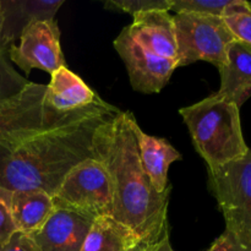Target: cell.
I'll use <instances>...</instances> for the list:
<instances>
[{
	"label": "cell",
	"mask_w": 251,
	"mask_h": 251,
	"mask_svg": "<svg viewBox=\"0 0 251 251\" xmlns=\"http://www.w3.org/2000/svg\"><path fill=\"white\" fill-rule=\"evenodd\" d=\"M46 93L47 85L29 82L20 93L0 100V141L29 136L64 117L47 108Z\"/></svg>",
	"instance_id": "7"
},
{
	"label": "cell",
	"mask_w": 251,
	"mask_h": 251,
	"mask_svg": "<svg viewBox=\"0 0 251 251\" xmlns=\"http://www.w3.org/2000/svg\"><path fill=\"white\" fill-rule=\"evenodd\" d=\"M130 112H119L100 126L95 158L107 169L112 184L113 217L129 227L141 245L154 244L169 233L168 203L172 188L157 193L139 153Z\"/></svg>",
	"instance_id": "2"
},
{
	"label": "cell",
	"mask_w": 251,
	"mask_h": 251,
	"mask_svg": "<svg viewBox=\"0 0 251 251\" xmlns=\"http://www.w3.org/2000/svg\"><path fill=\"white\" fill-rule=\"evenodd\" d=\"M206 251H251L245 248L244 245L238 242L237 238L229 233L228 230H225L222 235L217 238L212 243L210 248Z\"/></svg>",
	"instance_id": "22"
},
{
	"label": "cell",
	"mask_w": 251,
	"mask_h": 251,
	"mask_svg": "<svg viewBox=\"0 0 251 251\" xmlns=\"http://www.w3.org/2000/svg\"><path fill=\"white\" fill-rule=\"evenodd\" d=\"M118 112L100 100L36 134L0 141V190H42L53 198L71 169L95 158L96 132Z\"/></svg>",
	"instance_id": "1"
},
{
	"label": "cell",
	"mask_w": 251,
	"mask_h": 251,
	"mask_svg": "<svg viewBox=\"0 0 251 251\" xmlns=\"http://www.w3.org/2000/svg\"><path fill=\"white\" fill-rule=\"evenodd\" d=\"M104 6L109 10L127 12L132 16L140 12L150 10H166L169 11L172 6V0H108Z\"/></svg>",
	"instance_id": "21"
},
{
	"label": "cell",
	"mask_w": 251,
	"mask_h": 251,
	"mask_svg": "<svg viewBox=\"0 0 251 251\" xmlns=\"http://www.w3.org/2000/svg\"><path fill=\"white\" fill-rule=\"evenodd\" d=\"M222 19L235 39L251 46V2L232 0L223 11Z\"/></svg>",
	"instance_id": "18"
},
{
	"label": "cell",
	"mask_w": 251,
	"mask_h": 251,
	"mask_svg": "<svg viewBox=\"0 0 251 251\" xmlns=\"http://www.w3.org/2000/svg\"><path fill=\"white\" fill-rule=\"evenodd\" d=\"M179 113L208 171L238 161L250 151L243 136L240 107L233 100L213 93Z\"/></svg>",
	"instance_id": "3"
},
{
	"label": "cell",
	"mask_w": 251,
	"mask_h": 251,
	"mask_svg": "<svg viewBox=\"0 0 251 251\" xmlns=\"http://www.w3.org/2000/svg\"><path fill=\"white\" fill-rule=\"evenodd\" d=\"M102 98L78 75L61 66L50 75L47 85L46 105L58 117L90 107Z\"/></svg>",
	"instance_id": "12"
},
{
	"label": "cell",
	"mask_w": 251,
	"mask_h": 251,
	"mask_svg": "<svg viewBox=\"0 0 251 251\" xmlns=\"http://www.w3.org/2000/svg\"><path fill=\"white\" fill-rule=\"evenodd\" d=\"M19 44L7 50L9 58L28 75L32 69L53 74L66 66L60 47V29L55 20L36 21L26 27Z\"/></svg>",
	"instance_id": "8"
},
{
	"label": "cell",
	"mask_w": 251,
	"mask_h": 251,
	"mask_svg": "<svg viewBox=\"0 0 251 251\" xmlns=\"http://www.w3.org/2000/svg\"><path fill=\"white\" fill-rule=\"evenodd\" d=\"M1 31H2V11H1V5H0V58L1 56H6V51H5L4 47H2L1 41Z\"/></svg>",
	"instance_id": "26"
},
{
	"label": "cell",
	"mask_w": 251,
	"mask_h": 251,
	"mask_svg": "<svg viewBox=\"0 0 251 251\" xmlns=\"http://www.w3.org/2000/svg\"><path fill=\"white\" fill-rule=\"evenodd\" d=\"M127 26L130 37L139 46L161 58L176 60V26L173 16L166 10H150L134 15Z\"/></svg>",
	"instance_id": "11"
},
{
	"label": "cell",
	"mask_w": 251,
	"mask_h": 251,
	"mask_svg": "<svg viewBox=\"0 0 251 251\" xmlns=\"http://www.w3.org/2000/svg\"><path fill=\"white\" fill-rule=\"evenodd\" d=\"M0 251H36L28 237L21 232H15L4 244L0 245Z\"/></svg>",
	"instance_id": "24"
},
{
	"label": "cell",
	"mask_w": 251,
	"mask_h": 251,
	"mask_svg": "<svg viewBox=\"0 0 251 251\" xmlns=\"http://www.w3.org/2000/svg\"><path fill=\"white\" fill-rule=\"evenodd\" d=\"M208 186L226 221V230L251 250V151L208 171Z\"/></svg>",
	"instance_id": "4"
},
{
	"label": "cell",
	"mask_w": 251,
	"mask_h": 251,
	"mask_svg": "<svg viewBox=\"0 0 251 251\" xmlns=\"http://www.w3.org/2000/svg\"><path fill=\"white\" fill-rule=\"evenodd\" d=\"M176 65H190L196 61H208L218 70L227 63V51L234 36L222 17L200 14H176Z\"/></svg>",
	"instance_id": "5"
},
{
	"label": "cell",
	"mask_w": 251,
	"mask_h": 251,
	"mask_svg": "<svg viewBox=\"0 0 251 251\" xmlns=\"http://www.w3.org/2000/svg\"><path fill=\"white\" fill-rule=\"evenodd\" d=\"M141 245L137 235L113 216L93 220L81 251H134Z\"/></svg>",
	"instance_id": "17"
},
{
	"label": "cell",
	"mask_w": 251,
	"mask_h": 251,
	"mask_svg": "<svg viewBox=\"0 0 251 251\" xmlns=\"http://www.w3.org/2000/svg\"><path fill=\"white\" fill-rule=\"evenodd\" d=\"M0 200L9 207L17 230L24 234L39 229L55 207L53 198L42 190H0Z\"/></svg>",
	"instance_id": "14"
},
{
	"label": "cell",
	"mask_w": 251,
	"mask_h": 251,
	"mask_svg": "<svg viewBox=\"0 0 251 251\" xmlns=\"http://www.w3.org/2000/svg\"><path fill=\"white\" fill-rule=\"evenodd\" d=\"M134 131L142 167L157 193H164L172 188L168 185L169 166L173 162L181 161L183 157L166 139L146 134L137 122L134 125Z\"/></svg>",
	"instance_id": "15"
},
{
	"label": "cell",
	"mask_w": 251,
	"mask_h": 251,
	"mask_svg": "<svg viewBox=\"0 0 251 251\" xmlns=\"http://www.w3.org/2000/svg\"><path fill=\"white\" fill-rule=\"evenodd\" d=\"M54 206L85 213L93 218L113 215L109 174L95 158L71 169L53 196Z\"/></svg>",
	"instance_id": "6"
},
{
	"label": "cell",
	"mask_w": 251,
	"mask_h": 251,
	"mask_svg": "<svg viewBox=\"0 0 251 251\" xmlns=\"http://www.w3.org/2000/svg\"><path fill=\"white\" fill-rule=\"evenodd\" d=\"M142 251H176L172 248L171 240H169V233H167L166 235L161 238L158 242H156L154 244L146 245L144 247L142 245Z\"/></svg>",
	"instance_id": "25"
},
{
	"label": "cell",
	"mask_w": 251,
	"mask_h": 251,
	"mask_svg": "<svg viewBox=\"0 0 251 251\" xmlns=\"http://www.w3.org/2000/svg\"><path fill=\"white\" fill-rule=\"evenodd\" d=\"M232 0H172L171 10L176 14H200L222 17Z\"/></svg>",
	"instance_id": "19"
},
{
	"label": "cell",
	"mask_w": 251,
	"mask_h": 251,
	"mask_svg": "<svg viewBox=\"0 0 251 251\" xmlns=\"http://www.w3.org/2000/svg\"><path fill=\"white\" fill-rule=\"evenodd\" d=\"M114 48L126 66L132 88L141 93H158L168 83L178 65L146 50L130 37L127 26L114 39Z\"/></svg>",
	"instance_id": "9"
},
{
	"label": "cell",
	"mask_w": 251,
	"mask_h": 251,
	"mask_svg": "<svg viewBox=\"0 0 251 251\" xmlns=\"http://www.w3.org/2000/svg\"><path fill=\"white\" fill-rule=\"evenodd\" d=\"M64 0H0L2 11L1 41L5 51L19 41L22 32L36 21L55 20Z\"/></svg>",
	"instance_id": "13"
},
{
	"label": "cell",
	"mask_w": 251,
	"mask_h": 251,
	"mask_svg": "<svg viewBox=\"0 0 251 251\" xmlns=\"http://www.w3.org/2000/svg\"><path fill=\"white\" fill-rule=\"evenodd\" d=\"M220 74L221 87L216 93L240 107L251 96V46L234 39L228 47L227 63Z\"/></svg>",
	"instance_id": "16"
},
{
	"label": "cell",
	"mask_w": 251,
	"mask_h": 251,
	"mask_svg": "<svg viewBox=\"0 0 251 251\" xmlns=\"http://www.w3.org/2000/svg\"><path fill=\"white\" fill-rule=\"evenodd\" d=\"M15 232H17V228L12 221L9 207L0 200V245L4 244Z\"/></svg>",
	"instance_id": "23"
},
{
	"label": "cell",
	"mask_w": 251,
	"mask_h": 251,
	"mask_svg": "<svg viewBox=\"0 0 251 251\" xmlns=\"http://www.w3.org/2000/svg\"><path fill=\"white\" fill-rule=\"evenodd\" d=\"M93 220L85 213L55 206L43 226L26 235L36 251H81Z\"/></svg>",
	"instance_id": "10"
},
{
	"label": "cell",
	"mask_w": 251,
	"mask_h": 251,
	"mask_svg": "<svg viewBox=\"0 0 251 251\" xmlns=\"http://www.w3.org/2000/svg\"><path fill=\"white\" fill-rule=\"evenodd\" d=\"M28 83L26 77L12 68L6 56L0 58V100L20 93Z\"/></svg>",
	"instance_id": "20"
},
{
	"label": "cell",
	"mask_w": 251,
	"mask_h": 251,
	"mask_svg": "<svg viewBox=\"0 0 251 251\" xmlns=\"http://www.w3.org/2000/svg\"><path fill=\"white\" fill-rule=\"evenodd\" d=\"M134 251H142V245H140V247H137L136 249H135Z\"/></svg>",
	"instance_id": "27"
}]
</instances>
